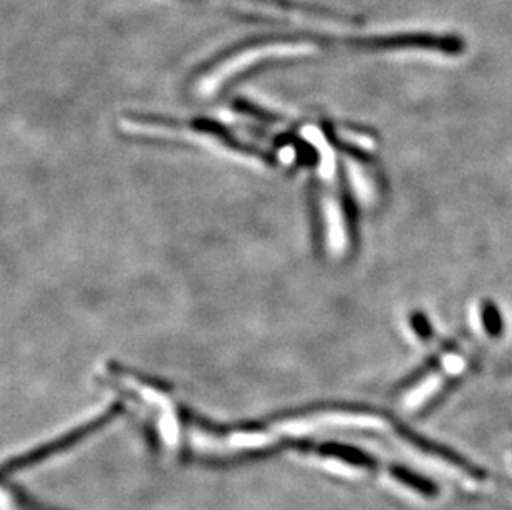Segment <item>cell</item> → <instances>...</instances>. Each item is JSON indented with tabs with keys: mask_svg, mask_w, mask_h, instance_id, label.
Masks as SVG:
<instances>
[{
	"mask_svg": "<svg viewBox=\"0 0 512 510\" xmlns=\"http://www.w3.org/2000/svg\"><path fill=\"white\" fill-rule=\"evenodd\" d=\"M294 44V42H309L319 47H345L357 50H390V49H423L443 53H459L463 50V42L453 35H377V37H334V35L314 34V32H289V34L257 35L251 39L242 40L229 49L219 52L214 58L204 62L199 70L201 73L216 67L226 58L234 57L236 53L266 44ZM198 70V72H199Z\"/></svg>",
	"mask_w": 512,
	"mask_h": 510,
	"instance_id": "1",
	"label": "cell"
},
{
	"mask_svg": "<svg viewBox=\"0 0 512 510\" xmlns=\"http://www.w3.org/2000/svg\"><path fill=\"white\" fill-rule=\"evenodd\" d=\"M259 4L272 5L277 9L282 10H295V12H307L312 15H322L327 19L342 20V22H357L355 19H348L347 15L339 14L332 9H325V7H319V5H307L304 2H295V0H254Z\"/></svg>",
	"mask_w": 512,
	"mask_h": 510,
	"instance_id": "2",
	"label": "cell"
},
{
	"mask_svg": "<svg viewBox=\"0 0 512 510\" xmlns=\"http://www.w3.org/2000/svg\"><path fill=\"white\" fill-rule=\"evenodd\" d=\"M481 320H483V327L486 328V332L489 333V337L501 332L503 323H501L498 310H496V307H494L493 304L484 305L483 317H481Z\"/></svg>",
	"mask_w": 512,
	"mask_h": 510,
	"instance_id": "3",
	"label": "cell"
}]
</instances>
